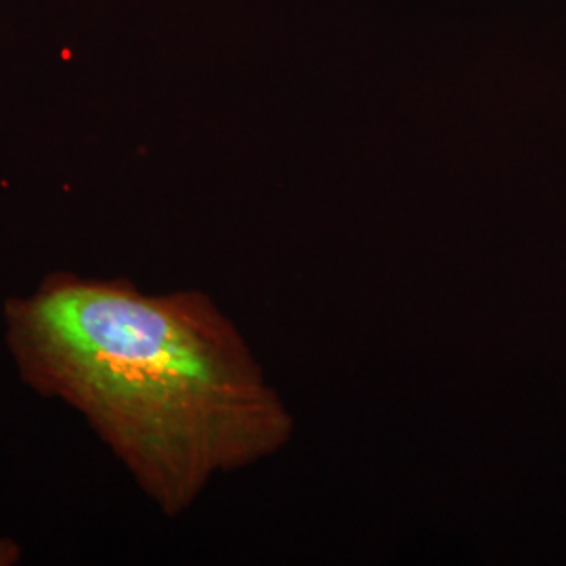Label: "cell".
Masks as SVG:
<instances>
[{"label":"cell","instance_id":"1","mask_svg":"<svg viewBox=\"0 0 566 566\" xmlns=\"http://www.w3.org/2000/svg\"><path fill=\"white\" fill-rule=\"evenodd\" d=\"M2 327L21 382L76 411L166 518L292 443L294 413L202 290L61 269L9 296Z\"/></svg>","mask_w":566,"mask_h":566},{"label":"cell","instance_id":"2","mask_svg":"<svg viewBox=\"0 0 566 566\" xmlns=\"http://www.w3.org/2000/svg\"><path fill=\"white\" fill-rule=\"evenodd\" d=\"M21 556H23V549L15 539H9V537L0 539V566L20 565Z\"/></svg>","mask_w":566,"mask_h":566}]
</instances>
